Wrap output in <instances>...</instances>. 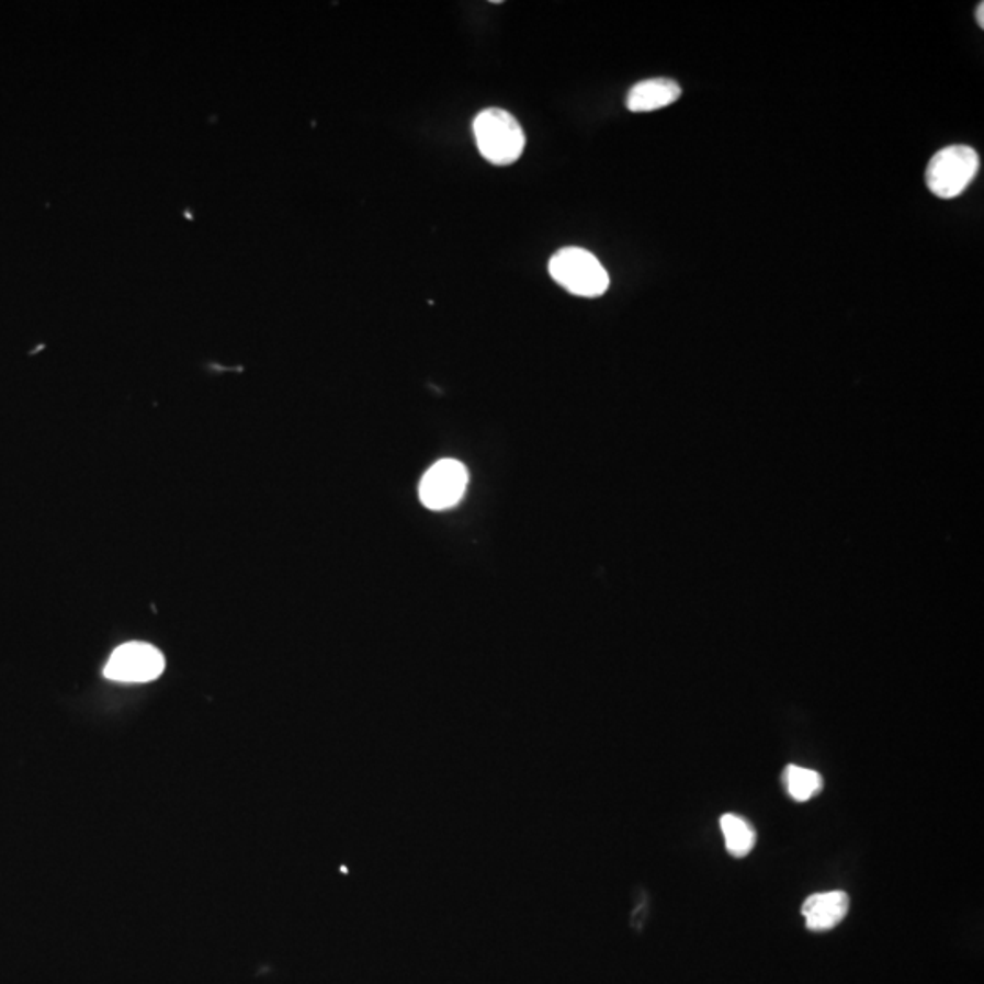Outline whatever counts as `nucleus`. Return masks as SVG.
Instances as JSON below:
<instances>
[{
  "instance_id": "nucleus-1",
  "label": "nucleus",
  "mask_w": 984,
  "mask_h": 984,
  "mask_svg": "<svg viewBox=\"0 0 984 984\" xmlns=\"http://www.w3.org/2000/svg\"><path fill=\"white\" fill-rule=\"evenodd\" d=\"M474 139L479 154L496 167H509L522 157L525 132L518 118L507 110L487 109L478 113L473 124Z\"/></svg>"
},
{
  "instance_id": "nucleus-2",
  "label": "nucleus",
  "mask_w": 984,
  "mask_h": 984,
  "mask_svg": "<svg viewBox=\"0 0 984 984\" xmlns=\"http://www.w3.org/2000/svg\"><path fill=\"white\" fill-rule=\"evenodd\" d=\"M548 274L565 291L580 297H598L609 289L608 270L589 250L562 248L548 261Z\"/></svg>"
},
{
  "instance_id": "nucleus-3",
  "label": "nucleus",
  "mask_w": 984,
  "mask_h": 984,
  "mask_svg": "<svg viewBox=\"0 0 984 984\" xmlns=\"http://www.w3.org/2000/svg\"><path fill=\"white\" fill-rule=\"evenodd\" d=\"M980 154L966 145H953L937 151L926 167V186L939 200L963 194L980 173Z\"/></svg>"
},
{
  "instance_id": "nucleus-4",
  "label": "nucleus",
  "mask_w": 984,
  "mask_h": 984,
  "mask_svg": "<svg viewBox=\"0 0 984 984\" xmlns=\"http://www.w3.org/2000/svg\"><path fill=\"white\" fill-rule=\"evenodd\" d=\"M165 656L145 642H128L117 647L104 667V677L115 682L145 683L161 677Z\"/></svg>"
},
{
  "instance_id": "nucleus-5",
  "label": "nucleus",
  "mask_w": 984,
  "mask_h": 984,
  "mask_svg": "<svg viewBox=\"0 0 984 984\" xmlns=\"http://www.w3.org/2000/svg\"><path fill=\"white\" fill-rule=\"evenodd\" d=\"M467 467L457 460H441L434 463L421 478L420 500L434 511H443L456 506L467 489Z\"/></svg>"
},
{
  "instance_id": "nucleus-6",
  "label": "nucleus",
  "mask_w": 984,
  "mask_h": 984,
  "mask_svg": "<svg viewBox=\"0 0 984 984\" xmlns=\"http://www.w3.org/2000/svg\"><path fill=\"white\" fill-rule=\"evenodd\" d=\"M850 909L848 893L835 890V892L815 893L802 904V915L806 919L807 930L826 931L845 920Z\"/></svg>"
},
{
  "instance_id": "nucleus-7",
  "label": "nucleus",
  "mask_w": 984,
  "mask_h": 984,
  "mask_svg": "<svg viewBox=\"0 0 984 984\" xmlns=\"http://www.w3.org/2000/svg\"><path fill=\"white\" fill-rule=\"evenodd\" d=\"M682 95V88L672 79H647L636 82L625 99L627 110L633 113L655 112L666 109Z\"/></svg>"
},
{
  "instance_id": "nucleus-8",
  "label": "nucleus",
  "mask_w": 984,
  "mask_h": 984,
  "mask_svg": "<svg viewBox=\"0 0 984 984\" xmlns=\"http://www.w3.org/2000/svg\"><path fill=\"white\" fill-rule=\"evenodd\" d=\"M721 828L724 839H726V850L733 857L743 859V857L749 856V851L754 850L755 842H757V834L746 818L738 817L735 813H726V815H722Z\"/></svg>"
},
{
  "instance_id": "nucleus-9",
  "label": "nucleus",
  "mask_w": 984,
  "mask_h": 984,
  "mask_svg": "<svg viewBox=\"0 0 984 984\" xmlns=\"http://www.w3.org/2000/svg\"><path fill=\"white\" fill-rule=\"evenodd\" d=\"M785 790L796 802H806L823 790L824 780L815 769L790 765L784 769Z\"/></svg>"
},
{
  "instance_id": "nucleus-10",
  "label": "nucleus",
  "mask_w": 984,
  "mask_h": 984,
  "mask_svg": "<svg viewBox=\"0 0 984 984\" xmlns=\"http://www.w3.org/2000/svg\"><path fill=\"white\" fill-rule=\"evenodd\" d=\"M975 19H977V24H980V27H984V4H983V2H981L980 5H977V11H975Z\"/></svg>"
}]
</instances>
